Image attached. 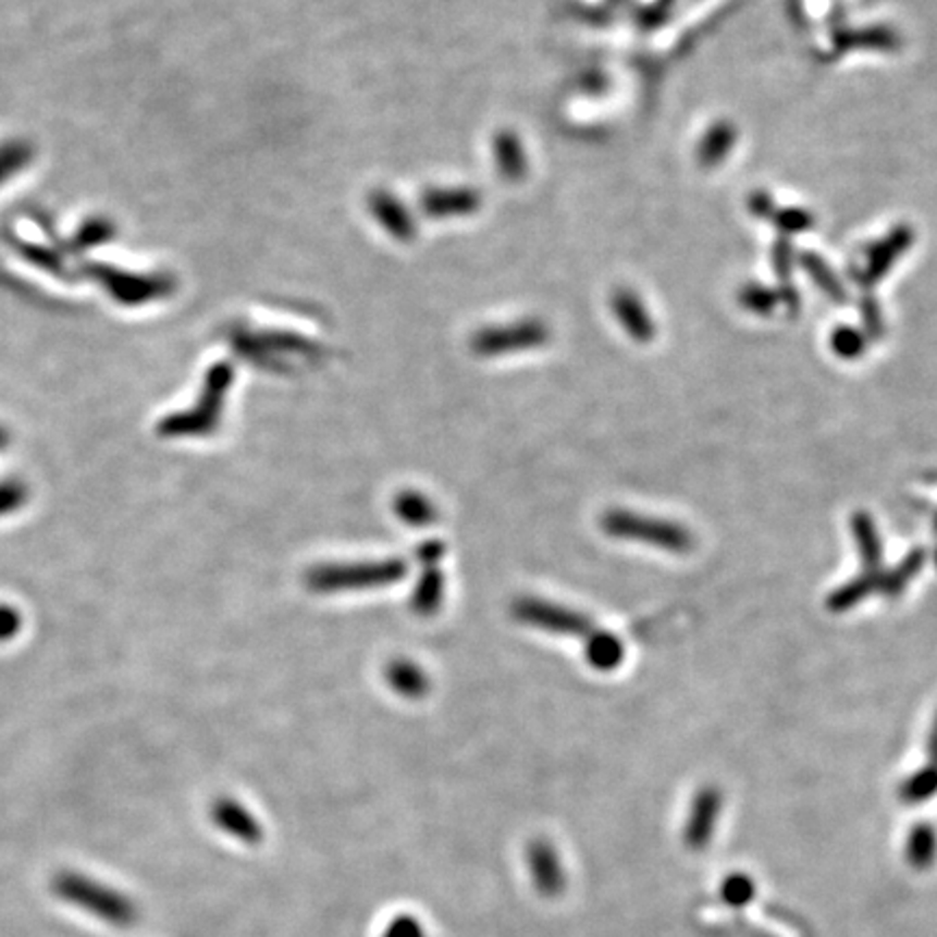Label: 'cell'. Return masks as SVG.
Here are the masks:
<instances>
[{"mask_svg": "<svg viewBox=\"0 0 937 937\" xmlns=\"http://www.w3.org/2000/svg\"><path fill=\"white\" fill-rule=\"evenodd\" d=\"M443 554H445V547L441 541H428L417 550V558L423 567V574L410 595V611L417 617L436 615L445 600V578L439 569Z\"/></svg>", "mask_w": 937, "mask_h": 937, "instance_id": "6", "label": "cell"}, {"mask_svg": "<svg viewBox=\"0 0 937 937\" xmlns=\"http://www.w3.org/2000/svg\"><path fill=\"white\" fill-rule=\"evenodd\" d=\"M851 530L855 537V545L862 558L864 574H881L884 571V543L877 530L873 515L860 510L851 517Z\"/></svg>", "mask_w": 937, "mask_h": 937, "instance_id": "9", "label": "cell"}, {"mask_svg": "<svg viewBox=\"0 0 937 937\" xmlns=\"http://www.w3.org/2000/svg\"><path fill=\"white\" fill-rule=\"evenodd\" d=\"M393 513L397 515L399 521H404L410 528L432 526L439 517L434 502L419 491H402L399 495H395Z\"/></svg>", "mask_w": 937, "mask_h": 937, "instance_id": "13", "label": "cell"}, {"mask_svg": "<svg viewBox=\"0 0 937 937\" xmlns=\"http://www.w3.org/2000/svg\"><path fill=\"white\" fill-rule=\"evenodd\" d=\"M52 892L63 903L98 918L115 929H131L139 923V910L124 892L74 871H63L52 879Z\"/></svg>", "mask_w": 937, "mask_h": 937, "instance_id": "1", "label": "cell"}, {"mask_svg": "<svg viewBox=\"0 0 937 937\" xmlns=\"http://www.w3.org/2000/svg\"><path fill=\"white\" fill-rule=\"evenodd\" d=\"M229 386V373H224L222 369H218L211 378L209 384V395L202 397L200 406L192 412L185 415H176L165 419L159 430L163 436H205L207 432H211L218 421H220V412H222V393Z\"/></svg>", "mask_w": 937, "mask_h": 937, "instance_id": "5", "label": "cell"}, {"mask_svg": "<svg viewBox=\"0 0 937 937\" xmlns=\"http://www.w3.org/2000/svg\"><path fill=\"white\" fill-rule=\"evenodd\" d=\"M408 576V565L399 558L367 560V563H334L319 565L305 576V584L312 593H347L391 587Z\"/></svg>", "mask_w": 937, "mask_h": 937, "instance_id": "2", "label": "cell"}, {"mask_svg": "<svg viewBox=\"0 0 937 937\" xmlns=\"http://www.w3.org/2000/svg\"><path fill=\"white\" fill-rule=\"evenodd\" d=\"M936 567H937V556H936Z\"/></svg>", "mask_w": 937, "mask_h": 937, "instance_id": "25", "label": "cell"}, {"mask_svg": "<svg viewBox=\"0 0 937 937\" xmlns=\"http://www.w3.org/2000/svg\"><path fill=\"white\" fill-rule=\"evenodd\" d=\"M17 631H20V615L9 606H0V640H9Z\"/></svg>", "mask_w": 937, "mask_h": 937, "instance_id": "22", "label": "cell"}, {"mask_svg": "<svg viewBox=\"0 0 937 937\" xmlns=\"http://www.w3.org/2000/svg\"><path fill=\"white\" fill-rule=\"evenodd\" d=\"M881 574H864L862 571L858 578H853L847 584H842L840 589H836L827 597V611H831V613H847V611H853L855 606H860L871 595L879 593V578H881Z\"/></svg>", "mask_w": 937, "mask_h": 937, "instance_id": "12", "label": "cell"}, {"mask_svg": "<svg viewBox=\"0 0 937 937\" xmlns=\"http://www.w3.org/2000/svg\"><path fill=\"white\" fill-rule=\"evenodd\" d=\"M513 617L521 624L558 633V636H576V638H589L597 625L589 619L584 613L552 604L537 597H521L513 604Z\"/></svg>", "mask_w": 937, "mask_h": 937, "instance_id": "4", "label": "cell"}, {"mask_svg": "<svg viewBox=\"0 0 937 937\" xmlns=\"http://www.w3.org/2000/svg\"><path fill=\"white\" fill-rule=\"evenodd\" d=\"M211 816H213V823L224 834H229L231 838H235L239 842L257 844L263 840V827L259 825V821L235 799L215 801Z\"/></svg>", "mask_w": 937, "mask_h": 937, "instance_id": "8", "label": "cell"}, {"mask_svg": "<svg viewBox=\"0 0 937 937\" xmlns=\"http://www.w3.org/2000/svg\"><path fill=\"white\" fill-rule=\"evenodd\" d=\"M584 655L595 670H615L624 664L625 644L617 633L597 627L584 642Z\"/></svg>", "mask_w": 937, "mask_h": 937, "instance_id": "11", "label": "cell"}, {"mask_svg": "<svg viewBox=\"0 0 937 937\" xmlns=\"http://www.w3.org/2000/svg\"><path fill=\"white\" fill-rule=\"evenodd\" d=\"M775 220L784 231H790V233H801L812 229V215L801 209H786Z\"/></svg>", "mask_w": 937, "mask_h": 937, "instance_id": "21", "label": "cell"}, {"mask_svg": "<svg viewBox=\"0 0 937 937\" xmlns=\"http://www.w3.org/2000/svg\"><path fill=\"white\" fill-rule=\"evenodd\" d=\"M937 792V766H927V768H923V770H918L916 775H912L908 781H905V786H903V790H901V794L908 799V801H914V803H918V801H927L932 794H936Z\"/></svg>", "mask_w": 937, "mask_h": 937, "instance_id": "17", "label": "cell"}, {"mask_svg": "<svg viewBox=\"0 0 937 937\" xmlns=\"http://www.w3.org/2000/svg\"><path fill=\"white\" fill-rule=\"evenodd\" d=\"M925 563H927V554H925L923 550H918V552H912V554H910L901 565H897L895 569L884 571V574H881V578H879V595L890 597V600H895V597L903 595V593H905V589L910 587V582H912V580L923 571Z\"/></svg>", "mask_w": 937, "mask_h": 937, "instance_id": "14", "label": "cell"}, {"mask_svg": "<svg viewBox=\"0 0 937 937\" xmlns=\"http://www.w3.org/2000/svg\"><path fill=\"white\" fill-rule=\"evenodd\" d=\"M7 445V434L0 430V449Z\"/></svg>", "mask_w": 937, "mask_h": 937, "instance_id": "24", "label": "cell"}, {"mask_svg": "<svg viewBox=\"0 0 937 937\" xmlns=\"http://www.w3.org/2000/svg\"><path fill=\"white\" fill-rule=\"evenodd\" d=\"M927 753H929V764L937 766V714L932 725V733H929V742H927Z\"/></svg>", "mask_w": 937, "mask_h": 937, "instance_id": "23", "label": "cell"}, {"mask_svg": "<svg viewBox=\"0 0 937 937\" xmlns=\"http://www.w3.org/2000/svg\"><path fill=\"white\" fill-rule=\"evenodd\" d=\"M740 303H742V307H747L749 311H753L755 315H770L777 305V296L764 287L749 285L742 292Z\"/></svg>", "mask_w": 937, "mask_h": 937, "instance_id": "19", "label": "cell"}, {"mask_svg": "<svg viewBox=\"0 0 937 937\" xmlns=\"http://www.w3.org/2000/svg\"><path fill=\"white\" fill-rule=\"evenodd\" d=\"M803 266H805V270L812 274V279L823 287V292L831 298V300H836V303H844L847 298H844V287L840 285V281L831 274V270L823 263V259H818V257H812V255H805L803 257Z\"/></svg>", "mask_w": 937, "mask_h": 937, "instance_id": "16", "label": "cell"}, {"mask_svg": "<svg viewBox=\"0 0 937 937\" xmlns=\"http://www.w3.org/2000/svg\"><path fill=\"white\" fill-rule=\"evenodd\" d=\"M600 526L613 539L642 543L670 554H688L694 547V537L686 526L631 510H608L602 515Z\"/></svg>", "mask_w": 937, "mask_h": 937, "instance_id": "3", "label": "cell"}, {"mask_svg": "<svg viewBox=\"0 0 937 937\" xmlns=\"http://www.w3.org/2000/svg\"><path fill=\"white\" fill-rule=\"evenodd\" d=\"M26 500V489L20 482H2L0 484V515H7L20 508Z\"/></svg>", "mask_w": 937, "mask_h": 937, "instance_id": "20", "label": "cell"}, {"mask_svg": "<svg viewBox=\"0 0 937 937\" xmlns=\"http://www.w3.org/2000/svg\"><path fill=\"white\" fill-rule=\"evenodd\" d=\"M912 246V231L901 226L890 233L888 239L877 242L866 252V263L862 270H855V281L864 287H873L881 281V276L895 266V261Z\"/></svg>", "mask_w": 937, "mask_h": 937, "instance_id": "7", "label": "cell"}, {"mask_svg": "<svg viewBox=\"0 0 937 937\" xmlns=\"http://www.w3.org/2000/svg\"><path fill=\"white\" fill-rule=\"evenodd\" d=\"M733 139H736V133H733V128H731V126H727V124L716 126V128L712 131V135L707 137V141H705L703 159H705L707 163H716V161H720V159H723V155H725L727 150H731Z\"/></svg>", "mask_w": 937, "mask_h": 937, "instance_id": "18", "label": "cell"}, {"mask_svg": "<svg viewBox=\"0 0 937 937\" xmlns=\"http://www.w3.org/2000/svg\"><path fill=\"white\" fill-rule=\"evenodd\" d=\"M384 675L389 686L404 699H421L430 690L428 673L408 657H397L389 662Z\"/></svg>", "mask_w": 937, "mask_h": 937, "instance_id": "10", "label": "cell"}, {"mask_svg": "<svg viewBox=\"0 0 937 937\" xmlns=\"http://www.w3.org/2000/svg\"><path fill=\"white\" fill-rule=\"evenodd\" d=\"M866 345H868V334L858 328L840 325L831 334V349L844 360L860 358L866 352Z\"/></svg>", "mask_w": 937, "mask_h": 937, "instance_id": "15", "label": "cell"}]
</instances>
